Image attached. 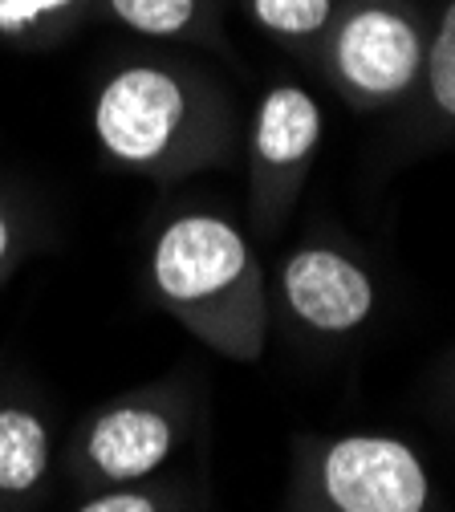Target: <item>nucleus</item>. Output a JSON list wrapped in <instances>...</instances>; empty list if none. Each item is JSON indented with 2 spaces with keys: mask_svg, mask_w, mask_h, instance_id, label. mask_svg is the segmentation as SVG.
<instances>
[{
  "mask_svg": "<svg viewBox=\"0 0 455 512\" xmlns=\"http://www.w3.org/2000/svg\"><path fill=\"white\" fill-rule=\"evenodd\" d=\"M90 131L114 171L175 187L232 163L244 118L216 70L175 53H130L94 86Z\"/></svg>",
  "mask_w": 455,
  "mask_h": 512,
  "instance_id": "obj_1",
  "label": "nucleus"
},
{
  "mask_svg": "<svg viewBox=\"0 0 455 512\" xmlns=\"http://www.w3.org/2000/svg\"><path fill=\"white\" fill-rule=\"evenodd\" d=\"M147 281L159 309L212 354L256 362L269 346V281L252 236L208 208L155 228Z\"/></svg>",
  "mask_w": 455,
  "mask_h": 512,
  "instance_id": "obj_2",
  "label": "nucleus"
},
{
  "mask_svg": "<svg viewBox=\"0 0 455 512\" xmlns=\"http://www.w3.org/2000/svg\"><path fill=\"white\" fill-rule=\"evenodd\" d=\"M285 512H439V488L399 435H305L293 447Z\"/></svg>",
  "mask_w": 455,
  "mask_h": 512,
  "instance_id": "obj_3",
  "label": "nucleus"
},
{
  "mask_svg": "<svg viewBox=\"0 0 455 512\" xmlns=\"http://www.w3.org/2000/svg\"><path fill=\"white\" fill-rule=\"evenodd\" d=\"M200 399L187 382L159 378L90 411L65 452V472L82 492H106L159 476L191 439Z\"/></svg>",
  "mask_w": 455,
  "mask_h": 512,
  "instance_id": "obj_4",
  "label": "nucleus"
},
{
  "mask_svg": "<svg viewBox=\"0 0 455 512\" xmlns=\"http://www.w3.org/2000/svg\"><path fill=\"white\" fill-rule=\"evenodd\" d=\"M427 33L407 0H342L317 45L321 74L354 110L403 106L423 78Z\"/></svg>",
  "mask_w": 455,
  "mask_h": 512,
  "instance_id": "obj_5",
  "label": "nucleus"
},
{
  "mask_svg": "<svg viewBox=\"0 0 455 512\" xmlns=\"http://www.w3.org/2000/svg\"><path fill=\"white\" fill-rule=\"evenodd\" d=\"M321 135H325V114L305 86L277 82L256 98L240 143L252 236L260 240L281 236L317 163Z\"/></svg>",
  "mask_w": 455,
  "mask_h": 512,
  "instance_id": "obj_6",
  "label": "nucleus"
},
{
  "mask_svg": "<svg viewBox=\"0 0 455 512\" xmlns=\"http://www.w3.org/2000/svg\"><path fill=\"white\" fill-rule=\"evenodd\" d=\"M277 297L293 322L317 338L358 334L378 305L370 269L334 240L297 244L277 269Z\"/></svg>",
  "mask_w": 455,
  "mask_h": 512,
  "instance_id": "obj_7",
  "label": "nucleus"
},
{
  "mask_svg": "<svg viewBox=\"0 0 455 512\" xmlns=\"http://www.w3.org/2000/svg\"><path fill=\"white\" fill-rule=\"evenodd\" d=\"M53 431L37 399L0 387V512H25L45 496Z\"/></svg>",
  "mask_w": 455,
  "mask_h": 512,
  "instance_id": "obj_8",
  "label": "nucleus"
},
{
  "mask_svg": "<svg viewBox=\"0 0 455 512\" xmlns=\"http://www.w3.org/2000/svg\"><path fill=\"white\" fill-rule=\"evenodd\" d=\"M98 9L151 41H212L220 21V0H98Z\"/></svg>",
  "mask_w": 455,
  "mask_h": 512,
  "instance_id": "obj_9",
  "label": "nucleus"
},
{
  "mask_svg": "<svg viewBox=\"0 0 455 512\" xmlns=\"http://www.w3.org/2000/svg\"><path fill=\"white\" fill-rule=\"evenodd\" d=\"M98 0H0V41L17 49H53L74 37Z\"/></svg>",
  "mask_w": 455,
  "mask_h": 512,
  "instance_id": "obj_10",
  "label": "nucleus"
},
{
  "mask_svg": "<svg viewBox=\"0 0 455 512\" xmlns=\"http://www.w3.org/2000/svg\"><path fill=\"white\" fill-rule=\"evenodd\" d=\"M338 9H342V0H244L248 21L277 45L297 49V53H317Z\"/></svg>",
  "mask_w": 455,
  "mask_h": 512,
  "instance_id": "obj_11",
  "label": "nucleus"
},
{
  "mask_svg": "<svg viewBox=\"0 0 455 512\" xmlns=\"http://www.w3.org/2000/svg\"><path fill=\"white\" fill-rule=\"evenodd\" d=\"M435 126L455 131V0H443V9L431 25L423 49V78L415 90Z\"/></svg>",
  "mask_w": 455,
  "mask_h": 512,
  "instance_id": "obj_12",
  "label": "nucleus"
},
{
  "mask_svg": "<svg viewBox=\"0 0 455 512\" xmlns=\"http://www.w3.org/2000/svg\"><path fill=\"white\" fill-rule=\"evenodd\" d=\"M74 512H195V492L179 480H139L106 492H86Z\"/></svg>",
  "mask_w": 455,
  "mask_h": 512,
  "instance_id": "obj_13",
  "label": "nucleus"
},
{
  "mask_svg": "<svg viewBox=\"0 0 455 512\" xmlns=\"http://www.w3.org/2000/svg\"><path fill=\"white\" fill-rule=\"evenodd\" d=\"M25 252H29V224H25V212H21L9 196H0V285H5V281L21 269Z\"/></svg>",
  "mask_w": 455,
  "mask_h": 512,
  "instance_id": "obj_14",
  "label": "nucleus"
}]
</instances>
